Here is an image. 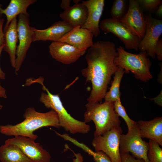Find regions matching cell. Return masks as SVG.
<instances>
[{"mask_svg": "<svg viewBox=\"0 0 162 162\" xmlns=\"http://www.w3.org/2000/svg\"><path fill=\"white\" fill-rule=\"evenodd\" d=\"M117 55L115 44L110 41H98L88 49L85 56L87 66L81 71L92 85L88 103H99L104 98L111 77L118 69L114 63Z\"/></svg>", "mask_w": 162, "mask_h": 162, "instance_id": "1", "label": "cell"}, {"mask_svg": "<svg viewBox=\"0 0 162 162\" xmlns=\"http://www.w3.org/2000/svg\"><path fill=\"white\" fill-rule=\"evenodd\" d=\"M24 120L15 125H0V133L7 136H22L34 140L38 136L33 132L39 128L52 126L61 127L57 113L51 110L46 112L37 111L33 107L27 108L23 114Z\"/></svg>", "mask_w": 162, "mask_h": 162, "instance_id": "2", "label": "cell"}, {"mask_svg": "<svg viewBox=\"0 0 162 162\" xmlns=\"http://www.w3.org/2000/svg\"><path fill=\"white\" fill-rule=\"evenodd\" d=\"M44 78L40 76L34 79L33 82L40 84L42 89L46 92L41 93L40 101L47 108L56 112L61 127L72 134L88 133L90 130V126L84 121L78 120L72 117L64 106L59 95L52 94L44 85Z\"/></svg>", "mask_w": 162, "mask_h": 162, "instance_id": "3", "label": "cell"}, {"mask_svg": "<svg viewBox=\"0 0 162 162\" xmlns=\"http://www.w3.org/2000/svg\"><path fill=\"white\" fill-rule=\"evenodd\" d=\"M85 106L84 122L86 123L92 121L94 122L95 128L94 136L102 135L112 128L120 126L121 121L115 111L114 102L88 103Z\"/></svg>", "mask_w": 162, "mask_h": 162, "instance_id": "4", "label": "cell"}, {"mask_svg": "<svg viewBox=\"0 0 162 162\" xmlns=\"http://www.w3.org/2000/svg\"><path fill=\"white\" fill-rule=\"evenodd\" d=\"M117 50L118 55L114 59L116 66L123 69L126 73L131 71L135 78L141 81L146 82L152 78L150 71L152 64L146 52L134 54L127 52L121 46Z\"/></svg>", "mask_w": 162, "mask_h": 162, "instance_id": "5", "label": "cell"}, {"mask_svg": "<svg viewBox=\"0 0 162 162\" xmlns=\"http://www.w3.org/2000/svg\"><path fill=\"white\" fill-rule=\"evenodd\" d=\"M122 132L120 126L112 128L102 135L94 136L92 145L95 151L103 152L112 162H122L120 143Z\"/></svg>", "mask_w": 162, "mask_h": 162, "instance_id": "6", "label": "cell"}, {"mask_svg": "<svg viewBox=\"0 0 162 162\" xmlns=\"http://www.w3.org/2000/svg\"><path fill=\"white\" fill-rule=\"evenodd\" d=\"M148 143L142 139L137 123L130 129L127 134H122L120 140V153L130 152L137 159L149 162L148 157Z\"/></svg>", "mask_w": 162, "mask_h": 162, "instance_id": "7", "label": "cell"}, {"mask_svg": "<svg viewBox=\"0 0 162 162\" xmlns=\"http://www.w3.org/2000/svg\"><path fill=\"white\" fill-rule=\"evenodd\" d=\"M29 16L28 13L18 16L17 29L19 44L17 48L14 68L16 74L21 68L27 51L33 42L34 33L29 25Z\"/></svg>", "mask_w": 162, "mask_h": 162, "instance_id": "8", "label": "cell"}, {"mask_svg": "<svg viewBox=\"0 0 162 162\" xmlns=\"http://www.w3.org/2000/svg\"><path fill=\"white\" fill-rule=\"evenodd\" d=\"M99 26L105 34L111 33L116 35L124 43L127 49L138 50L141 40L120 20L112 18L105 19L101 21Z\"/></svg>", "mask_w": 162, "mask_h": 162, "instance_id": "9", "label": "cell"}, {"mask_svg": "<svg viewBox=\"0 0 162 162\" xmlns=\"http://www.w3.org/2000/svg\"><path fill=\"white\" fill-rule=\"evenodd\" d=\"M5 143L16 146L31 162H51L50 153L38 143L29 138L16 136L6 140Z\"/></svg>", "mask_w": 162, "mask_h": 162, "instance_id": "10", "label": "cell"}, {"mask_svg": "<svg viewBox=\"0 0 162 162\" xmlns=\"http://www.w3.org/2000/svg\"><path fill=\"white\" fill-rule=\"evenodd\" d=\"M120 20L133 33L142 39L146 32V22L137 0L129 1L127 12Z\"/></svg>", "mask_w": 162, "mask_h": 162, "instance_id": "11", "label": "cell"}, {"mask_svg": "<svg viewBox=\"0 0 162 162\" xmlns=\"http://www.w3.org/2000/svg\"><path fill=\"white\" fill-rule=\"evenodd\" d=\"M146 30L145 35L141 40L139 49L146 52L147 55L154 58L155 46L162 34V21L155 19L149 15H145Z\"/></svg>", "mask_w": 162, "mask_h": 162, "instance_id": "12", "label": "cell"}, {"mask_svg": "<svg viewBox=\"0 0 162 162\" xmlns=\"http://www.w3.org/2000/svg\"><path fill=\"white\" fill-rule=\"evenodd\" d=\"M49 53L56 61L66 64L76 62L86 53L65 42L52 41L49 47Z\"/></svg>", "mask_w": 162, "mask_h": 162, "instance_id": "13", "label": "cell"}, {"mask_svg": "<svg viewBox=\"0 0 162 162\" xmlns=\"http://www.w3.org/2000/svg\"><path fill=\"white\" fill-rule=\"evenodd\" d=\"M88 10L86 21L82 28L90 32L93 36L98 37L100 33L99 21L104 6V0H88L81 1Z\"/></svg>", "mask_w": 162, "mask_h": 162, "instance_id": "14", "label": "cell"}, {"mask_svg": "<svg viewBox=\"0 0 162 162\" xmlns=\"http://www.w3.org/2000/svg\"><path fill=\"white\" fill-rule=\"evenodd\" d=\"M92 34L79 26L74 27L57 41L67 43L81 51H85L93 44Z\"/></svg>", "mask_w": 162, "mask_h": 162, "instance_id": "15", "label": "cell"}, {"mask_svg": "<svg viewBox=\"0 0 162 162\" xmlns=\"http://www.w3.org/2000/svg\"><path fill=\"white\" fill-rule=\"evenodd\" d=\"M31 28L34 33V42L39 41H57L73 27L63 20L56 22L44 29H38L32 27Z\"/></svg>", "mask_w": 162, "mask_h": 162, "instance_id": "16", "label": "cell"}, {"mask_svg": "<svg viewBox=\"0 0 162 162\" xmlns=\"http://www.w3.org/2000/svg\"><path fill=\"white\" fill-rule=\"evenodd\" d=\"M16 18L14 17L7 28L4 30V46L3 50L8 54L11 65L14 68L15 66L17 44L18 41Z\"/></svg>", "mask_w": 162, "mask_h": 162, "instance_id": "17", "label": "cell"}, {"mask_svg": "<svg viewBox=\"0 0 162 162\" xmlns=\"http://www.w3.org/2000/svg\"><path fill=\"white\" fill-rule=\"evenodd\" d=\"M137 124L142 138H147L162 146V117L149 121L139 120Z\"/></svg>", "mask_w": 162, "mask_h": 162, "instance_id": "18", "label": "cell"}, {"mask_svg": "<svg viewBox=\"0 0 162 162\" xmlns=\"http://www.w3.org/2000/svg\"><path fill=\"white\" fill-rule=\"evenodd\" d=\"M88 15L86 7L82 3H79L64 10L60 14V16L73 27L77 26L82 27L86 21Z\"/></svg>", "mask_w": 162, "mask_h": 162, "instance_id": "19", "label": "cell"}, {"mask_svg": "<svg viewBox=\"0 0 162 162\" xmlns=\"http://www.w3.org/2000/svg\"><path fill=\"white\" fill-rule=\"evenodd\" d=\"M36 0H11L8 6L3 9L0 4V17L4 14L7 18V22L4 30L6 29L15 17L20 14H27V9Z\"/></svg>", "mask_w": 162, "mask_h": 162, "instance_id": "20", "label": "cell"}, {"mask_svg": "<svg viewBox=\"0 0 162 162\" xmlns=\"http://www.w3.org/2000/svg\"><path fill=\"white\" fill-rule=\"evenodd\" d=\"M1 162H31L16 146L4 143L0 147Z\"/></svg>", "mask_w": 162, "mask_h": 162, "instance_id": "21", "label": "cell"}, {"mask_svg": "<svg viewBox=\"0 0 162 162\" xmlns=\"http://www.w3.org/2000/svg\"><path fill=\"white\" fill-rule=\"evenodd\" d=\"M125 71L123 69L118 67V69L114 74L110 90L107 92L104 98L105 101L114 102L120 99V87L121 82Z\"/></svg>", "mask_w": 162, "mask_h": 162, "instance_id": "22", "label": "cell"}, {"mask_svg": "<svg viewBox=\"0 0 162 162\" xmlns=\"http://www.w3.org/2000/svg\"><path fill=\"white\" fill-rule=\"evenodd\" d=\"M65 140L71 142L92 156L95 162H112L110 158L103 152L94 151L85 144L79 142L68 135L65 136Z\"/></svg>", "mask_w": 162, "mask_h": 162, "instance_id": "23", "label": "cell"}, {"mask_svg": "<svg viewBox=\"0 0 162 162\" xmlns=\"http://www.w3.org/2000/svg\"><path fill=\"white\" fill-rule=\"evenodd\" d=\"M147 157L149 162H162V149L159 145L149 140Z\"/></svg>", "mask_w": 162, "mask_h": 162, "instance_id": "24", "label": "cell"}, {"mask_svg": "<svg viewBox=\"0 0 162 162\" xmlns=\"http://www.w3.org/2000/svg\"><path fill=\"white\" fill-rule=\"evenodd\" d=\"M114 110L119 116L121 117L125 122L128 130L130 129L136 123L131 119L127 114L124 107L122 105L120 99L114 102Z\"/></svg>", "mask_w": 162, "mask_h": 162, "instance_id": "25", "label": "cell"}, {"mask_svg": "<svg viewBox=\"0 0 162 162\" xmlns=\"http://www.w3.org/2000/svg\"><path fill=\"white\" fill-rule=\"evenodd\" d=\"M125 7V3L124 0H115L110 10L112 18L120 20L124 15Z\"/></svg>", "mask_w": 162, "mask_h": 162, "instance_id": "26", "label": "cell"}, {"mask_svg": "<svg viewBox=\"0 0 162 162\" xmlns=\"http://www.w3.org/2000/svg\"><path fill=\"white\" fill-rule=\"evenodd\" d=\"M137 1L140 6L150 11L157 9L159 5H162V3L160 0H137Z\"/></svg>", "mask_w": 162, "mask_h": 162, "instance_id": "27", "label": "cell"}, {"mask_svg": "<svg viewBox=\"0 0 162 162\" xmlns=\"http://www.w3.org/2000/svg\"><path fill=\"white\" fill-rule=\"evenodd\" d=\"M120 156L122 162H145L142 159L134 158L129 153H120Z\"/></svg>", "mask_w": 162, "mask_h": 162, "instance_id": "28", "label": "cell"}, {"mask_svg": "<svg viewBox=\"0 0 162 162\" xmlns=\"http://www.w3.org/2000/svg\"><path fill=\"white\" fill-rule=\"evenodd\" d=\"M155 52L158 60H162V39H159L157 42L155 47Z\"/></svg>", "mask_w": 162, "mask_h": 162, "instance_id": "29", "label": "cell"}, {"mask_svg": "<svg viewBox=\"0 0 162 162\" xmlns=\"http://www.w3.org/2000/svg\"><path fill=\"white\" fill-rule=\"evenodd\" d=\"M4 21V19L0 18V47L4 44V34L3 29Z\"/></svg>", "mask_w": 162, "mask_h": 162, "instance_id": "30", "label": "cell"}, {"mask_svg": "<svg viewBox=\"0 0 162 162\" xmlns=\"http://www.w3.org/2000/svg\"><path fill=\"white\" fill-rule=\"evenodd\" d=\"M7 98V95L5 89L1 85V83L0 82V98ZM3 106L1 104L0 101V110L2 109Z\"/></svg>", "mask_w": 162, "mask_h": 162, "instance_id": "31", "label": "cell"}, {"mask_svg": "<svg viewBox=\"0 0 162 162\" xmlns=\"http://www.w3.org/2000/svg\"><path fill=\"white\" fill-rule=\"evenodd\" d=\"M71 1L70 0H62L60 4V7L64 10L70 7V4Z\"/></svg>", "mask_w": 162, "mask_h": 162, "instance_id": "32", "label": "cell"}, {"mask_svg": "<svg viewBox=\"0 0 162 162\" xmlns=\"http://www.w3.org/2000/svg\"><path fill=\"white\" fill-rule=\"evenodd\" d=\"M69 149L72 150L70 148ZM72 151L75 157V158L73 159V162H83V157L80 153H76L73 151Z\"/></svg>", "mask_w": 162, "mask_h": 162, "instance_id": "33", "label": "cell"}, {"mask_svg": "<svg viewBox=\"0 0 162 162\" xmlns=\"http://www.w3.org/2000/svg\"><path fill=\"white\" fill-rule=\"evenodd\" d=\"M4 44L0 47V57L2 51L3 50ZM5 78V73L2 70L0 66V79L4 80Z\"/></svg>", "mask_w": 162, "mask_h": 162, "instance_id": "34", "label": "cell"}, {"mask_svg": "<svg viewBox=\"0 0 162 162\" xmlns=\"http://www.w3.org/2000/svg\"><path fill=\"white\" fill-rule=\"evenodd\" d=\"M156 13L157 15L160 16L161 17L162 16V5H159L157 8Z\"/></svg>", "mask_w": 162, "mask_h": 162, "instance_id": "35", "label": "cell"}, {"mask_svg": "<svg viewBox=\"0 0 162 162\" xmlns=\"http://www.w3.org/2000/svg\"><path fill=\"white\" fill-rule=\"evenodd\" d=\"M81 1V0H73V2L75 4H77L79 3Z\"/></svg>", "mask_w": 162, "mask_h": 162, "instance_id": "36", "label": "cell"}]
</instances>
